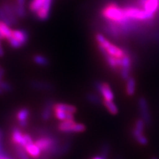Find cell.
<instances>
[{"label": "cell", "mask_w": 159, "mask_h": 159, "mask_svg": "<svg viewBox=\"0 0 159 159\" xmlns=\"http://www.w3.org/2000/svg\"><path fill=\"white\" fill-rule=\"evenodd\" d=\"M53 108L59 109V110H61L66 113H69V114H75L77 112L76 107L72 105L66 104V103H56V104H54Z\"/></svg>", "instance_id": "e0dca14e"}, {"label": "cell", "mask_w": 159, "mask_h": 159, "mask_svg": "<svg viewBox=\"0 0 159 159\" xmlns=\"http://www.w3.org/2000/svg\"><path fill=\"white\" fill-rule=\"evenodd\" d=\"M0 39H2V38H1V35H0Z\"/></svg>", "instance_id": "74e56055"}, {"label": "cell", "mask_w": 159, "mask_h": 159, "mask_svg": "<svg viewBox=\"0 0 159 159\" xmlns=\"http://www.w3.org/2000/svg\"><path fill=\"white\" fill-rule=\"evenodd\" d=\"M124 13L125 16L128 20H139V21H146V20L152 19L154 15L150 14L144 9H140L138 7H125Z\"/></svg>", "instance_id": "277c9868"}, {"label": "cell", "mask_w": 159, "mask_h": 159, "mask_svg": "<svg viewBox=\"0 0 159 159\" xmlns=\"http://www.w3.org/2000/svg\"><path fill=\"white\" fill-rule=\"evenodd\" d=\"M0 88L2 89L4 92H11L12 91V86L10 83L2 80V81H0Z\"/></svg>", "instance_id": "f1b7e54d"}, {"label": "cell", "mask_w": 159, "mask_h": 159, "mask_svg": "<svg viewBox=\"0 0 159 159\" xmlns=\"http://www.w3.org/2000/svg\"><path fill=\"white\" fill-rule=\"evenodd\" d=\"M5 75V70L2 69H0V81L3 80V77Z\"/></svg>", "instance_id": "d6a6232c"}, {"label": "cell", "mask_w": 159, "mask_h": 159, "mask_svg": "<svg viewBox=\"0 0 159 159\" xmlns=\"http://www.w3.org/2000/svg\"><path fill=\"white\" fill-rule=\"evenodd\" d=\"M102 104L104 105V106L106 108L110 114L112 115H116L119 112V109L117 108L116 105L113 102V101H108V100H105L102 99Z\"/></svg>", "instance_id": "7402d4cb"}, {"label": "cell", "mask_w": 159, "mask_h": 159, "mask_svg": "<svg viewBox=\"0 0 159 159\" xmlns=\"http://www.w3.org/2000/svg\"><path fill=\"white\" fill-rule=\"evenodd\" d=\"M92 159H105V158H103V157H102L101 156H99L94 157V158H93Z\"/></svg>", "instance_id": "e575fe53"}, {"label": "cell", "mask_w": 159, "mask_h": 159, "mask_svg": "<svg viewBox=\"0 0 159 159\" xmlns=\"http://www.w3.org/2000/svg\"><path fill=\"white\" fill-rule=\"evenodd\" d=\"M1 39H0V57H3L4 55H5V51H4L2 44V41H1Z\"/></svg>", "instance_id": "4dcf8cb0"}, {"label": "cell", "mask_w": 159, "mask_h": 159, "mask_svg": "<svg viewBox=\"0 0 159 159\" xmlns=\"http://www.w3.org/2000/svg\"><path fill=\"white\" fill-rule=\"evenodd\" d=\"M31 86L35 89H40V90H49L52 89V85L50 83L37 80L31 82Z\"/></svg>", "instance_id": "44dd1931"}, {"label": "cell", "mask_w": 159, "mask_h": 159, "mask_svg": "<svg viewBox=\"0 0 159 159\" xmlns=\"http://www.w3.org/2000/svg\"><path fill=\"white\" fill-rule=\"evenodd\" d=\"M0 159H11L5 152H0Z\"/></svg>", "instance_id": "1f68e13d"}, {"label": "cell", "mask_w": 159, "mask_h": 159, "mask_svg": "<svg viewBox=\"0 0 159 159\" xmlns=\"http://www.w3.org/2000/svg\"><path fill=\"white\" fill-rule=\"evenodd\" d=\"M14 150L19 159H30L29 155L27 153L25 148L23 147L19 146V145H14Z\"/></svg>", "instance_id": "603a6c76"}, {"label": "cell", "mask_w": 159, "mask_h": 159, "mask_svg": "<svg viewBox=\"0 0 159 159\" xmlns=\"http://www.w3.org/2000/svg\"><path fill=\"white\" fill-rule=\"evenodd\" d=\"M2 136H3L2 131V130H0V143H1V142H2Z\"/></svg>", "instance_id": "836d02e7"}, {"label": "cell", "mask_w": 159, "mask_h": 159, "mask_svg": "<svg viewBox=\"0 0 159 159\" xmlns=\"http://www.w3.org/2000/svg\"><path fill=\"white\" fill-rule=\"evenodd\" d=\"M54 111V115L56 118L60 121H66V120H71V119H74L75 116L74 114L66 113L65 111H63L59 109L53 108Z\"/></svg>", "instance_id": "d6986e66"}, {"label": "cell", "mask_w": 159, "mask_h": 159, "mask_svg": "<svg viewBox=\"0 0 159 159\" xmlns=\"http://www.w3.org/2000/svg\"><path fill=\"white\" fill-rule=\"evenodd\" d=\"M12 31L13 30L11 28V26L0 21V35L2 39H8L11 36Z\"/></svg>", "instance_id": "ac0fdd59"}, {"label": "cell", "mask_w": 159, "mask_h": 159, "mask_svg": "<svg viewBox=\"0 0 159 159\" xmlns=\"http://www.w3.org/2000/svg\"><path fill=\"white\" fill-rule=\"evenodd\" d=\"M145 122H144L142 119H139L138 120H136V124H135L134 128L137 130L138 131H140V132L144 133V127H145Z\"/></svg>", "instance_id": "83f0119b"}, {"label": "cell", "mask_w": 159, "mask_h": 159, "mask_svg": "<svg viewBox=\"0 0 159 159\" xmlns=\"http://www.w3.org/2000/svg\"><path fill=\"white\" fill-rule=\"evenodd\" d=\"M2 7V8L3 9V11L5 12V13L7 14V16L11 21L13 23V25H14L18 22V17L16 15V13L14 11V9H13V5L12 3H7V2H3L2 5H0Z\"/></svg>", "instance_id": "8fae6325"}, {"label": "cell", "mask_w": 159, "mask_h": 159, "mask_svg": "<svg viewBox=\"0 0 159 159\" xmlns=\"http://www.w3.org/2000/svg\"><path fill=\"white\" fill-rule=\"evenodd\" d=\"M53 106H54V104L52 101H47L41 113V118L43 120L47 121L50 119L53 111Z\"/></svg>", "instance_id": "2e32d148"}, {"label": "cell", "mask_w": 159, "mask_h": 159, "mask_svg": "<svg viewBox=\"0 0 159 159\" xmlns=\"http://www.w3.org/2000/svg\"><path fill=\"white\" fill-rule=\"evenodd\" d=\"M140 4L144 11L152 15H155L159 8V0H140Z\"/></svg>", "instance_id": "9c48e42d"}, {"label": "cell", "mask_w": 159, "mask_h": 159, "mask_svg": "<svg viewBox=\"0 0 159 159\" xmlns=\"http://www.w3.org/2000/svg\"><path fill=\"white\" fill-rule=\"evenodd\" d=\"M0 21H3V22L7 24V25L9 26L13 25V23H12V21H11V19H9L8 16H7V14H6L5 12L3 11V9L2 8L1 6H0Z\"/></svg>", "instance_id": "4316f807"}, {"label": "cell", "mask_w": 159, "mask_h": 159, "mask_svg": "<svg viewBox=\"0 0 159 159\" xmlns=\"http://www.w3.org/2000/svg\"><path fill=\"white\" fill-rule=\"evenodd\" d=\"M95 89L99 94L102 95L103 99L108 101H113L114 98V94L111 86L107 83L96 82L94 83Z\"/></svg>", "instance_id": "ba28073f"}, {"label": "cell", "mask_w": 159, "mask_h": 159, "mask_svg": "<svg viewBox=\"0 0 159 159\" xmlns=\"http://www.w3.org/2000/svg\"><path fill=\"white\" fill-rule=\"evenodd\" d=\"M150 159H159V158H157V157H156V156H153V157H152Z\"/></svg>", "instance_id": "8d00e7d4"}, {"label": "cell", "mask_w": 159, "mask_h": 159, "mask_svg": "<svg viewBox=\"0 0 159 159\" xmlns=\"http://www.w3.org/2000/svg\"><path fill=\"white\" fill-rule=\"evenodd\" d=\"M95 39L98 43V46L104 49L111 56L115 57L116 58H122L124 55L126 54L127 51L125 49H121L117 46L113 44L102 34H99V33L97 34Z\"/></svg>", "instance_id": "3957f363"}, {"label": "cell", "mask_w": 159, "mask_h": 159, "mask_svg": "<svg viewBox=\"0 0 159 159\" xmlns=\"http://www.w3.org/2000/svg\"><path fill=\"white\" fill-rule=\"evenodd\" d=\"M131 134H132V136L134 137V139L136 140V142L140 145L146 146L148 144V139L144 136V133L138 131L134 128L132 131H131Z\"/></svg>", "instance_id": "4fadbf2b"}, {"label": "cell", "mask_w": 159, "mask_h": 159, "mask_svg": "<svg viewBox=\"0 0 159 159\" xmlns=\"http://www.w3.org/2000/svg\"><path fill=\"white\" fill-rule=\"evenodd\" d=\"M0 69H1V67H0Z\"/></svg>", "instance_id": "f35d334b"}, {"label": "cell", "mask_w": 159, "mask_h": 159, "mask_svg": "<svg viewBox=\"0 0 159 159\" xmlns=\"http://www.w3.org/2000/svg\"><path fill=\"white\" fill-rule=\"evenodd\" d=\"M25 149L26 152H27V153L33 158H39V157L41 156V152H42L41 150L39 149V147H38L34 142L27 145V146H26Z\"/></svg>", "instance_id": "5bb4252c"}, {"label": "cell", "mask_w": 159, "mask_h": 159, "mask_svg": "<svg viewBox=\"0 0 159 159\" xmlns=\"http://www.w3.org/2000/svg\"><path fill=\"white\" fill-rule=\"evenodd\" d=\"M52 0H31L29 9L32 13H35L36 17L41 21L49 18Z\"/></svg>", "instance_id": "7a4b0ae2"}, {"label": "cell", "mask_w": 159, "mask_h": 159, "mask_svg": "<svg viewBox=\"0 0 159 159\" xmlns=\"http://www.w3.org/2000/svg\"><path fill=\"white\" fill-rule=\"evenodd\" d=\"M136 90V81L134 77H130L126 80V94L128 96H134Z\"/></svg>", "instance_id": "9a60e30c"}, {"label": "cell", "mask_w": 159, "mask_h": 159, "mask_svg": "<svg viewBox=\"0 0 159 159\" xmlns=\"http://www.w3.org/2000/svg\"><path fill=\"white\" fill-rule=\"evenodd\" d=\"M131 67H132V59L128 52L122 58V63L120 66V76L123 80L126 81L130 77Z\"/></svg>", "instance_id": "52a82bcc"}, {"label": "cell", "mask_w": 159, "mask_h": 159, "mask_svg": "<svg viewBox=\"0 0 159 159\" xmlns=\"http://www.w3.org/2000/svg\"><path fill=\"white\" fill-rule=\"evenodd\" d=\"M11 142L13 145H19L24 148V134L17 128H13L11 134Z\"/></svg>", "instance_id": "7c38bea8"}, {"label": "cell", "mask_w": 159, "mask_h": 159, "mask_svg": "<svg viewBox=\"0 0 159 159\" xmlns=\"http://www.w3.org/2000/svg\"><path fill=\"white\" fill-rule=\"evenodd\" d=\"M101 15L110 22L122 25L128 23L129 20L125 16L124 9L115 3H108L101 11Z\"/></svg>", "instance_id": "6da1fadb"}, {"label": "cell", "mask_w": 159, "mask_h": 159, "mask_svg": "<svg viewBox=\"0 0 159 159\" xmlns=\"http://www.w3.org/2000/svg\"><path fill=\"white\" fill-rule=\"evenodd\" d=\"M11 37H13V39L16 40L21 45V47L25 45L29 40L28 33L24 30H13Z\"/></svg>", "instance_id": "30bf717a"}, {"label": "cell", "mask_w": 159, "mask_h": 159, "mask_svg": "<svg viewBox=\"0 0 159 159\" xmlns=\"http://www.w3.org/2000/svg\"><path fill=\"white\" fill-rule=\"evenodd\" d=\"M33 142H33V139H32V137L29 134H24V148H25L26 146H27V145L30 144Z\"/></svg>", "instance_id": "f546056e"}, {"label": "cell", "mask_w": 159, "mask_h": 159, "mask_svg": "<svg viewBox=\"0 0 159 159\" xmlns=\"http://www.w3.org/2000/svg\"><path fill=\"white\" fill-rule=\"evenodd\" d=\"M4 94V91H2V89L0 88V95H2V94Z\"/></svg>", "instance_id": "d590c367"}, {"label": "cell", "mask_w": 159, "mask_h": 159, "mask_svg": "<svg viewBox=\"0 0 159 159\" xmlns=\"http://www.w3.org/2000/svg\"><path fill=\"white\" fill-rule=\"evenodd\" d=\"M111 150V146L109 145L108 143H105L102 145L100 150V156L103 157V158L107 159L109 156V153H110Z\"/></svg>", "instance_id": "484cf974"}, {"label": "cell", "mask_w": 159, "mask_h": 159, "mask_svg": "<svg viewBox=\"0 0 159 159\" xmlns=\"http://www.w3.org/2000/svg\"><path fill=\"white\" fill-rule=\"evenodd\" d=\"M30 115V112L28 109L26 108H23L19 109V110L17 111L16 117L19 123L22 122H27V119H29Z\"/></svg>", "instance_id": "ffe728a7"}, {"label": "cell", "mask_w": 159, "mask_h": 159, "mask_svg": "<svg viewBox=\"0 0 159 159\" xmlns=\"http://www.w3.org/2000/svg\"><path fill=\"white\" fill-rule=\"evenodd\" d=\"M33 61L36 64L41 66H47L49 65V60L42 55H35L33 57Z\"/></svg>", "instance_id": "cb8c5ba5"}, {"label": "cell", "mask_w": 159, "mask_h": 159, "mask_svg": "<svg viewBox=\"0 0 159 159\" xmlns=\"http://www.w3.org/2000/svg\"><path fill=\"white\" fill-rule=\"evenodd\" d=\"M138 107L141 118L144 120L147 125H150L152 123V118H151L150 111L146 98L143 97H139L138 99Z\"/></svg>", "instance_id": "8992f818"}, {"label": "cell", "mask_w": 159, "mask_h": 159, "mask_svg": "<svg viewBox=\"0 0 159 159\" xmlns=\"http://www.w3.org/2000/svg\"><path fill=\"white\" fill-rule=\"evenodd\" d=\"M87 99H88L89 102H90L94 105H99L101 103H102V100L101 99L100 97L96 94H93V93H91V94L87 95Z\"/></svg>", "instance_id": "d4e9b609"}, {"label": "cell", "mask_w": 159, "mask_h": 159, "mask_svg": "<svg viewBox=\"0 0 159 159\" xmlns=\"http://www.w3.org/2000/svg\"><path fill=\"white\" fill-rule=\"evenodd\" d=\"M58 130L63 133L66 134H77V133H83L86 130L85 126L82 123H77L74 119L71 120L61 121L59 123Z\"/></svg>", "instance_id": "5b68a950"}]
</instances>
